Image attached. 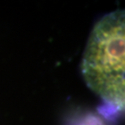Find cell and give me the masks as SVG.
<instances>
[{
    "label": "cell",
    "instance_id": "obj_1",
    "mask_svg": "<svg viewBox=\"0 0 125 125\" xmlns=\"http://www.w3.org/2000/svg\"><path fill=\"white\" fill-rule=\"evenodd\" d=\"M125 11L102 16L89 33L80 65L84 81L118 111L125 106Z\"/></svg>",
    "mask_w": 125,
    "mask_h": 125
}]
</instances>
